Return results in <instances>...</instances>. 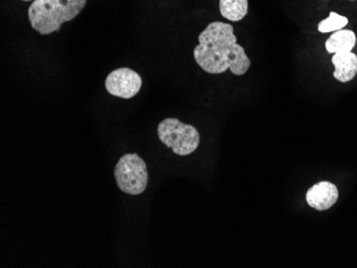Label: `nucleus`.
Returning a JSON list of instances; mask_svg holds the SVG:
<instances>
[{"label":"nucleus","mask_w":357,"mask_h":268,"mask_svg":"<svg viewBox=\"0 0 357 268\" xmlns=\"http://www.w3.org/2000/svg\"><path fill=\"white\" fill-rule=\"evenodd\" d=\"M334 77L340 83L352 81L357 74V56L351 53H336L332 58Z\"/></svg>","instance_id":"nucleus-7"},{"label":"nucleus","mask_w":357,"mask_h":268,"mask_svg":"<svg viewBox=\"0 0 357 268\" xmlns=\"http://www.w3.org/2000/svg\"><path fill=\"white\" fill-rule=\"evenodd\" d=\"M199 44L194 49L195 61L208 74H222L230 70L234 75L248 73L250 58L238 45L234 26L213 22L199 35Z\"/></svg>","instance_id":"nucleus-1"},{"label":"nucleus","mask_w":357,"mask_h":268,"mask_svg":"<svg viewBox=\"0 0 357 268\" xmlns=\"http://www.w3.org/2000/svg\"><path fill=\"white\" fill-rule=\"evenodd\" d=\"M23 1H35V0H23Z\"/></svg>","instance_id":"nucleus-11"},{"label":"nucleus","mask_w":357,"mask_h":268,"mask_svg":"<svg viewBox=\"0 0 357 268\" xmlns=\"http://www.w3.org/2000/svg\"><path fill=\"white\" fill-rule=\"evenodd\" d=\"M158 136L160 141L170 148L176 155H190L199 147L200 135L197 129L176 118H167L160 121Z\"/></svg>","instance_id":"nucleus-3"},{"label":"nucleus","mask_w":357,"mask_h":268,"mask_svg":"<svg viewBox=\"0 0 357 268\" xmlns=\"http://www.w3.org/2000/svg\"><path fill=\"white\" fill-rule=\"evenodd\" d=\"M220 10L224 19L242 21L248 13V0H220Z\"/></svg>","instance_id":"nucleus-9"},{"label":"nucleus","mask_w":357,"mask_h":268,"mask_svg":"<svg viewBox=\"0 0 357 268\" xmlns=\"http://www.w3.org/2000/svg\"><path fill=\"white\" fill-rule=\"evenodd\" d=\"M348 19L342 17L336 12H331L328 19H323L319 23L318 29L320 33H328L344 29L348 25Z\"/></svg>","instance_id":"nucleus-10"},{"label":"nucleus","mask_w":357,"mask_h":268,"mask_svg":"<svg viewBox=\"0 0 357 268\" xmlns=\"http://www.w3.org/2000/svg\"><path fill=\"white\" fill-rule=\"evenodd\" d=\"M116 182L120 191L131 196L142 195L147 188V165L137 154H126L115 167Z\"/></svg>","instance_id":"nucleus-4"},{"label":"nucleus","mask_w":357,"mask_h":268,"mask_svg":"<svg viewBox=\"0 0 357 268\" xmlns=\"http://www.w3.org/2000/svg\"><path fill=\"white\" fill-rule=\"evenodd\" d=\"M339 198L338 188L328 181L319 182L308 189L306 201L317 211H326L336 203Z\"/></svg>","instance_id":"nucleus-6"},{"label":"nucleus","mask_w":357,"mask_h":268,"mask_svg":"<svg viewBox=\"0 0 357 268\" xmlns=\"http://www.w3.org/2000/svg\"><path fill=\"white\" fill-rule=\"evenodd\" d=\"M142 79L139 74L128 68H120L109 73L105 81L108 93L121 99H132L140 91Z\"/></svg>","instance_id":"nucleus-5"},{"label":"nucleus","mask_w":357,"mask_h":268,"mask_svg":"<svg viewBox=\"0 0 357 268\" xmlns=\"http://www.w3.org/2000/svg\"><path fill=\"white\" fill-rule=\"evenodd\" d=\"M356 36L352 30L342 29L335 31L326 42L328 53H349L354 49Z\"/></svg>","instance_id":"nucleus-8"},{"label":"nucleus","mask_w":357,"mask_h":268,"mask_svg":"<svg viewBox=\"0 0 357 268\" xmlns=\"http://www.w3.org/2000/svg\"><path fill=\"white\" fill-rule=\"evenodd\" d=\"M86 3L87 0H35L28 10L30 25L41 35H51L75 19Z\"/></svg>","instance_id":"nucleus-2"}]
</instances>
